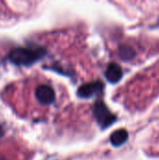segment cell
<instances>
[{
  "label": "cell",
  "mask_w": 159,
  "mask_h": 160,
  "mask_svg": "<svg viewBox=\"0 0 159 160\" xmlns=\"http://www.w3.org/2000/svg\"><path fill=\"white\" fill-rule=\"evenodd\" d=\"M46 54V50L42 47L35 49L18 47L8 53L9 60L17 66H31Z\"/></svg>",
  "instance_id": "cell-1"
},
{
  "label": "cell",
  "mask_w": 159,
  "mask_h": 160,
  "mask_svg": "<svg viewBox=\"0 0 159 160\" xmlns=\"http://www.w3.org/2000/svg\"><path fill=\"white\" fill-rule=\"evenodd\" d=\"M93 113L101 129H106L110 128L112 124L116 122L117 119L116 115L109 110L107 105L102 100H97L95 103Z\"/></svg>",
  "instance_id": "cell-2"
},
{
  "label": "cell",
  "mask_w": 159,
  "mask_h": 160,
  "mask_svg": "<svg viewBox=\"0 0 159 160\" xmlns=\"http://www.w3.org/2000/svg\"><path fill=\"white\" fill-rule=\"evenodd\" d=\"M104 90V83L101 81H95L81 85L78 88L77 95L81 98H91L101 94Z\"/></svg>",
  "instance_id": "cell-3"
},
{
  "label": "cell",
  "mask_w": 159,
  "mask_h": 160,
  "mask_svg": "<svg viewBox=\"0 0 159 160\" xmlns=\"http://www.w3.org/2000/svg\"><path fill=\"white\" fill-rule=\"evenodd\" d=\"M35 96L37 101L42 105H50L55 100L54 90L47 84H41L37 86L35 91Z\"/></svg>",
  "instance_id": "cell-4"
},
{
  "label": "cell",
  "mask_w": 159,
  "mask_h": 160,
  "mask_svg": "<svg viewBox=\"0 0 159 160\" xmlns=\"http://www.w3.org/2000/svg\"><path fill=\"white\" fill-rule=\"evenodd\" d=\"M105 76L111 83H117L123 77V70L117 63H111L107 67Z\"/></svg>",
  "instance_id": "cell-5"
},
{
  "label": "cell",
  "mask_w": 159,
  "mask_h": 160,
  "mask_svg": "<svg viewBox=\"0 0 159 160\" xmlns=\"http://www.w3.org/2000/svg\"><path fill=\"white\" fill-rule=\"evenodd\" d=\"M128 139V133L126 129H118L112 133L110 137V142L112 146L120 147L121 145L125 144Z\"/></svg>",
  "instance_id": "cell-6"
},
{
  "label": "cell",
  "mask_w": 159,
  "mask_h": 160,
  "mask_svg": "<svg viewBox=\"0 0 159 160\" xmlns=\"http://www.w3.org/2000/svg\"><path fill=\"white\" fill-rule=\"evenodd\" d=\"M119 55L124 61H129L134 58L135 52L134 50L127 45H123L119 49Z\"/></svg>",
  "instance_id": "cell-7"
},
{
  "label": "cell",
  "mask_w": 159,
  "mask_h": 160,
  "mask_svg": "<svg viewBox=\"0 0 159 160\" xmlns=\"http://www.w3.org/2000/svg\"><path fill=\"white\" fill-rule=\"evenodd\" d=\"M3 135H4V129H3V128L0 126V138H1Z\"/></svg>",
  "instance_id": "cell-8"
},
{
  "label": "cell",
  "mask_w": 159,
  "mask_h": 160,
  "mask_svg": "<svg viewBox=\"0 0 159 160\" xmlns=\"http://www.w3.org/2000/svg\"><path fill=\"white\" fill-rule=\"evenodd\" d=\"M157 25H159V22H158V23H157Z\"/></svg>",
  "instance_id": "cell-9"
}]
</instances>
